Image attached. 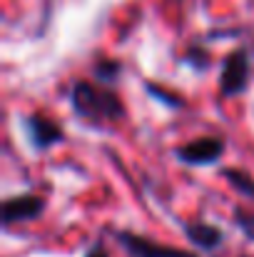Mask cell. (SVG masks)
<instances>
[{"instance_id": "6", "label": "cell", "mask_w": 254, "mask_h": 257, "mask_svg": "<svg viewBox=\"0 0 254 257\" xmlns=\"http://www.w3.org/2000/svg\"><path fill=\"white\" fill-rule=\"evenodd\" d=\"M3 230L8 232L13 225H23V222H35L43 217L45 212V197L25 192V195H10L3 200Z\"/></svg>"}, {"instance_id": "12", "label": "cell", "mask_w": 254, "mask_h": 257, "mask_svg": "<svg viewBox=\"0 0 254 257\" xmlns=\"http://www.w3.org/2000/svg\"><path fill=\"white\" fill-rule=\"evenodd\" d=\"M232 225L244 235V240L254 242V210L244 207V205H237L232 210Z\"/></svg>"}, {"instance_id": "7", "label": "cell", "mask_w": 254, "mask_h": 257, "mask_svg": "<svg viewBox=\"0 0 254 257\" xmlns=\"http://www.w3.org/2000/svg\"><path fill=\"white\" fill-rule=\"evenodd\" d=\"M182 235L197 252H214L224 245L227 235L222 232L219 225H212L207 220H177Z\"/></svg>"}, {"instance_id": "9", "label": "cell", "mask_w": 254, "mask_h": 257, "mask_svg": "<svg viewBox=\"0 0 254 257\" xmlns=\"http://www.w3.org/2000/svg\"><path fill=\"white\" fill-rule=\"evenodd\" d=\"M219 177L242 197L254 200V175L247 172L244 168H234V165H224L219 168Z\"/></svg>"}, {"instance_id": "13", "label": "cell", "mask_w": 254, "mask_h": 257, "mask_svg": "<svg viewBox=\"0 0 254 257\" xmlns=\"http://www.w3.org/2000/svg\"><path fill=\"white\" fill-rule=\"evenodd\" d=\"M85 257H110V250H107V245H105L102 240H95V242L87 247Z\"/></svg>"}, {"instance_id": "5", "label": "cell", "mask_w": 254, "mask_h": 257, "mask_svg": "<svg viewBox=\"0 0 254 257\" xmlns=\"http://www.w3.org/2000/svg\"><path fill=\"white\" fill-rule=\"evenodd\" d=\"M112 240L122 247L127 257H199L197 250H182L167 242L152 240L147 235L132 232V230H112Z\"/></svg>"}, {"instance_id": "4", "label": "cell", "mask_w": 254, "mask_h": 257, "mask_svg": "<svg viewBox=\"0 0 254 257\" xmlns=\"http://www.w3.org/2000/svg\"><path fill=\"white\" fill-rule=\"evenodd\" d=\"M224 150H227V140L222 135H202L177 145L172 153L177 163H182L184 168H212L222 160Z\"/></svg>"}, {"instance_id": "2", "label": "cell", "mask_w": 254, "mask_h": 257, "mask_svg": "<svg viewBox=\"0 0 254 257\" xmlns=\"http://www.w3.org/2000/svg\"><path fill=\"white\" fill-rule=\"evenodd\" d=\"M252 55H249V48L247 45H237L232 48L222 60H219V95L232 100V97H239L244 95L249 85H252Z\"/></svg>"}, {"instance_id": "1", "label": "cell", "mask_w": 254, "mask_h": 257, "mask_svg": "<svg viewBox=\"0 0 254 257\" xmlns=\"http://www.w3.org/2000/svg\"><path fill=\"white\" fill-rule=\"evenodd\" d=\"M68 102L78 117H83L92 125L100 122H120L127 117V107L117 90L112 85H102L95 78H78L70 83L68 90Z\"/></svg>"}, {"instance_id": "8", "label": "cell", "mask_w": 254, "mask_h": 257, "mask_svg": "<svg viewBox=\"0 0 254 257\" xmlns=\"http://www.w3.org/2000/svg\"><path fill=\"white\" fill-rule=\"evenodd\" d=\"M122 70H125L122 60L110 58V55H97V58L92 60V65H90V73H92V78H95L97 83H102V85H112V87L120 83Z\"/></svg>"}, {"instance_id": "10", "label": "cell", "mask_w": 254, "mask_h": 257, "mask_svg": "<svg viewBox=\"0 0 254 257\" xmlns=\"http://www.w3.org/2000/svg\"><path fill=\"white\" fill-rule=\"evenodd\" d=\"M142 87H145V92H147L155 102L165 105L167 110H184V107H187V100H184L179 92H174V90H169V87L160 85V83L145 80V83H142Z\"/></svg>"}, {"instance_id": "11", "label": "cell", "mask_w": 254, "mask_h": 257, "mask_svg": "<svg viewBox=\"0 0 254 257\" xmlns=\"http://www.w3.org/2000/svg\"><path fill=\"white\" fill-rule=\"evenodd\" d=\"M179 63H182V65H187V68H192V70L199 75V73H207V70L212 68V53H209L207 48L189 45V48L182 53Z\"/></svg>"}, {"instance_id": "3", "label": "cell", "mask_w": 254, "mask_h": 257, "mask_svg": "<svg viewBox=\"0 0 254 257\" xmlns=\"http://www.w3.org/2000/svg\"><path fill=\"white\" fill-rule=\"evenodd\" d=\"M20 127H23V135H25L30 150L38 153V155L48 153L55 145H63L65 138H68L65 135V127L55 117H50V115H45L40 110L23 115L20 117Z\"/></svg>"}]
</instances>
